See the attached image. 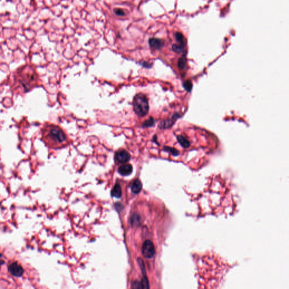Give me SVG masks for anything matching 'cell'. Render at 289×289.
I'll list each match as a JSON object with an SVG mask.
<instances>
[{"instance_id": "17", "label": "cell", "mask_w": 289, "mask_h": 289, "mask_svg": "<svg viewBox=\"0 0 289 289\" xmlns=\"http://www.w3.org/2000/svg\"><path fill=\"white\" fill-rule=\"evenodd\" d=\"M183 87L185 90L189 92L192 89L193 84L190 80H187L183 83Z\"/></svg>"}, {"instance_id": "20", "label": "cell", "mask_w": 289, "mask_h": 289, "mask_svg": "<svg viewBox=\"0 0 289 289\" xmlns=\"http://www.w3.org/2000/svg\"><path fill=\"white\" fill-rule=\"evenodd\" d=\"M132 289H142L141 283L137 281H134L132 285Z\"/></svg>"}, {"instance_id": "22", "label": "cell", "mask_w": 289, "mask_h": 289, "mask_svg": "<svg viewBox=\"0 0 289 289\" xmlns=\"http://www.w3.org/2000/svg\"><path fill=\"white\" fill-rule=\"evenodd\" d=\"M4 261L3 260H0V265H2V264H4Z\"/></svg>"}, {"instance_id": "18", "label": "cell", "mask_w": 289, "mask_h": 289, "mask_svg": "<svg viewBox=\"0 0 289 289\" xmlns=\"http://www.w3.org/2000/svg\"><path fill=\"white\" fill-rule=\"evenodd\" d=\"M175 38L176 40L180 43V44H184L183 41V35L180 32H176L175 35Z\"/></svg>"}, {"instance_id": "6", "label": "cell", "mask_w": 289, "mask_h": 289, "mask_svg": "<svg viewBox=\"0 0 289 289\" xmlns=\"http://www.w3.org/2000/svg\"><path fill=\"white\" fill-rule=\"evenodd\" d=\"M9 271L13 276L15 277L22 276L24 272V270L22 267L16 262L13 263L9 265Z\"/></svg>"}, {"instance_id": "7", "label": "cell", "mask_w": 289, "mask_h": 289, "mask_svg": "<svg viewBox=\"0 0 289 289\" xmlns=\"http://www.w3.org/2000/svg\"><path fill=\"white\" fill-rule=\"evenodd\" d=\"M149 44L151 48L156 50H159L164 46V41L162 39L153 37L149 39Z\"/></svg>"}, {"instance_id": "9", "label": "cell", "mask_w": 289, "mask_h": 289, "mask_svg": "<svg viewBox=\"0 0 289 289\" xmlns=\"http://www.w3.org/2000/svg\"><path fill=\"white\" fill-rule=\"evenodd\" d=\"M179 116L177 114H175V115H173V116L171 119L163 120L160 123V124L159 126V128L161 129H166V128H168L172 126Z\"/></svg>"}, {"instance_id": "4", "label": "cell", "mask_w": 289, "mask_h": 289, "mask_svg": "<svg viewBox=\"0 0 289 289\" xmlns=\"http://www.w3.org/2000/svg\"><path fill=\"white\" fill-rule=\"evenodd\" d=\"M142 252L144 257L147 259H151L154 256L155 249L153 243L151 241L146 240L144 241L142 245Z\"/></svg>"}, {"instance_id": "15", "label": "cell", "mask_w": 289, "mask_h": 289, "mask_svg": "<svg viewBox=\"0 0 289 289\" xmlns=\"http://www.w3.org/2000/svg\"><path fill=\"white\" fill-rule=\"evenodd\" d=\"M155 124V120L153 118L150 117L149 119L144 121L142 124V127L144 128H148L153 126Z\"/></svg>"}, {"instance_id": "13", "label": "cell", "mask_w": 289, "mask_h": 289, "mask_svg": "<svg viewBox=\"0 0 289 289\" xmlns=\"http://www.w3.org/2000/svg\"><path fill=\"white\" fill-rule=\"evenodd\" d=\"M184 48H185V44H180L179 45L174 44L172 46V50L177 53H180L183 51Z\"/></svg>"}, {"instance_id": "12", "label": "cell", "mask_w": 289, "mask_h": 289, "mask_svg": "<svg viewBox=\"0 0 289 289\" xmlns=\"http://www.w3.org/2000/svg\"><path fill=\"white\" fill-rule=\"evenodd\" d=\"M143 274V277L142 278V281L141 283V286L142 289H150V285H149V282L148 278L146 275V273H142Z\"/></svg>"}, {"instance_id": "11", "label": "cell", "mask_w": 289, "mask_h": 289, "mask_svg": "<svg viewBox=\"0 0 289 289\" xmlns=\"http://www.w3.org/2000/svg\"><path fill=\"white\" fill-rule=\"evenodd\" d=\"M122 194V191L120 186L118 183L115 184L111 190V196L113 197L119 198L121 197Z\"/></svg>"}, {"instance_id": "19", "label": "cell", "mask_w": 289, "mask_h": 289, "mask_svg": "<svg viewBox=\"0 0 289 289\" xmlns=\"http://www.w3.org/2000/svg\"><path fill=\"white\" fill-rule=\"evenodd\" d=\"M114 11V13L118 16L123 17V16L125 15V13H124V10L121 9H115Z\"/></svg>"}, {"instance_id": "8", "label": "cell", "mask_w": 289, "mask_h": 289, "mask_svg": "<svg viewBox=\"0 0 289 289\" xmlns=\"http://www.w3.org/2000/svg\"><path fill=\"white\" fill-rule=\"evenodd\" d=\"M118 172L122 176H128L132 173L133 167L130 164H123L118 168Z\"/></svg>"}, {"instance_id": "3", "label": "cell", "mask_w": 289, "mask_h": 289, "mask_svg": "<svg viewBox=\"0 0 289 289\" xmlns=\"http://www.w3.org/2000/svg\"><path fill=\"white\" fill-rule=\"evenodd\" d=\"M133 110L138 116L142 117L146 115L149 110V101L144 94H137L133 100Z\"/></svg>"}, {"instance_id": "2", "label": "cell", "mask_w": 289, "mask_h": 289, "mask_svg": "<svg viewBox=\"0 0 289 289\" xmlns=\"http://www.w3.org/2000/svg\"><path fill=\"white\" fill-rule=\"evenodd\" d=\"M16 77L17 82L23 87L24 90L28 91L36 86L38 76L34 69L26 66L19 71Z\"/></svg>"}, {"instance_id": "16", "label": "cell", "mask_w": 289, "mask_h": 289, "mask_svg": "<svg viewBox=\"0 0 289 289\" xmlns=\"http://www.w3.org/2000/svg\"><path fill=\"white\" fill-rule=\"evenodd\" d=\"M186 66V59L185 57L179 58L178 61V67L180 70H183Z\"/></svg>"}, {"instance_id": "14", "label": "cell", "mask_w": 289, "mask_h": 289, "mask_svg": "<svg viewBox=\"0 0 289 289\" xmlns=\"http://www.w3.org/2000/svg\"><path fill=\"white\" fill-rule=\"evenodd\" d=\"M140 217L137 214H133V215L130 217V222L132 225H137L140 224Z\"/></svg>"}, {"instance_id": "5", "label": "cell", "mask_w": 289, "mask_h": 289, "mask_svg": "<svg viewBox=\"0 0 289 289\" xmlns=\"http://www.w3.org/2000/svg\"><path fill=\"white\" fill-rule=\"evenodd\" d=\"M130 159V154L125 150H120L116 152L115 154V161L117 163H126Z\"/></svg>"}, {"instance_id": "23", "label": "cell", "mask_w": 289, "mask_h": 289, "mask_svg": "<svg viewBox=\"0 0 289 289\" xmlns=\"http://www.w3.org/2000/svg\"><path fill=\"white\" fill-rule=\"evenodd\" d=\"M2 254H1V253H0V258H1V257H2Z\"/></svg>"}, {"instance_id": "21", "label": "cell", "mask_w": 289, "mask_h": 289, "mask_svg": "<svg viewBox=\"0 0 289 289\" xmlns=\"http://www.w3.org/2000/svg\"><path fill=\"white\" fill-rule=\"evenodd\" d=\"M140 63L141 66H142L143 67H146V68H148V69L150 68V67H151V66H152V65H151V64H150V63H149V62H146V61H144V60H142V61L140 62V63Z\"/></svg>"}, {"instance_id": "1", "label": "cell", "mask_w": 289, "mask_h": 289, "mask_svg": "<svg viewBox=\"0 0 289 289\" xmlns=\"http://www.w3.org/2000/svg\"><path fill=\"white\" fill-rule=\"evenodd\" d=\"M42 140L50 147L58 148L67 142V137L59 126L54 124L46 125L42 129Z\"/></svg>"}, {"instance_id": "10", "label": "cell", "mask_w": 289, "mask_h": 289, "mask_svg": "<svg viewBox=\"0 0 289 289\" xmlns=\"http://www.w3.org/2000/svg\"><path fill=\"white\" fill-rule=\"evenodd\" d=\"M142 184L141 181L139 179H136L134 181L131 185V191L135 194H138L142 190Z\"/></svg>"}]
</instances>
